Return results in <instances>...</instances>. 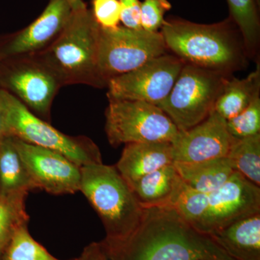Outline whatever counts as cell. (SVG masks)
I'll list each match as a JSON object with an SVG mask.
<instances>
[{"label": "cell", "instance_id": "6da1fadb", "mask_svg": "<svg viewBox=\"0 0 260 260\" xmlns=\"http://www.w3.org/2000/svg\"><path fill=\"white\" fill-rule=\"evenodd\" d=\"M102 242L110 260H235L173 207L143 208L141 221L129 237Z\"/></svg>", "mask_w": 260, "mask_h": 260}, {"label": "cell", "instance_id": "7a4b0ae2", "mask_svg": "<svg viewBox=\"0 0 260 260\" xmlns=\"http://www.w3.org/2000/svg\"><path fill=\"white\" fill-rule=\"evenodd\" d=\"M234 25L231 18L210 25L171 19L164 21L160 34L168 50L184 63L232 75L245 66L247 58Z\"/></svg>", "mask_w": 260, "mask_h": 260}, {"label": "cell", "instance_id": "3957f363", "mask_svg": "<svg viewBox=\"0 0 260 260\" xmlns=\"http://www.w3.org/2000/svg\"><path fill=\"white\" fill-rule=\"evenodd\" d=\"M100 25L87 6L73 10L57 39L39 53L63 85L83 84L105 88L98 68Z\"/></svg>", "mask_w": 260, "mask_h": 260}, {"label": "cell", "instance_id": "277c9868", "mask_svg": "<svg viewBox=\"0 0 260 260\" xmlns=\"http://www.w3.org/2000/svg\"><path fill=\"white\" fill-rule=\"evenodd\" d=\"M80 191L102 220L106 242L129 237L141 221L143 208L131 188L113 166L90 164L80 167Z\"/></svg>", "mask_w": 260, "mask_h": 260}, {"label": "cell", "instance_id": "5b68a950", "mask_svg": "<svg viewBox=\"0 0 260 260\" xmlns=\"http://www.w3.org/2000/svg\"><path fill=\"white\" fill-rule=\"evenodd\" d=\"M0 100L6 136L60 153L80 167L102 164L100 149L90 138L64 134L3 89H0Z\"/></svg>", "mask_w": 260, "mask_h": 260}, {"label": "cell", "instance_id": "8992f818", "mask_svg": "<svg viewBox=\"0 0 260 260\" xmlns=\"http://www.w3.org/2000/svg\"><path fill=\"white\" fill-rule=\"evenodd\" d=\"M230 75L184 64L167 99L158 107L179 131H184L204 121Z\"/></svg>", "mask_w": 260, "mask_h": 260}, {"label": "cell", "instance_id": "52a82bcc", "mask_svg": "<svg viewBox=\"0 0 260 260\" xmlns=\"http://www.w3.org/2000/svg\"><path fill=\"white\" fill-rule=\"evenodd\" d=\"M63 86L39 53L0 60V89L12 94L44 120L50 119L53 101Z\"/></svg>", "mask_w": 260, "mask_h": 260}, {"label": "cell", "instance_id": "ba28073f", "mask_svg": "<svg viewBox=\"0 0 260 260\" xmlns=\"http://www.w3.org/2000/svg\"><path fill=\"white\" fill-rule=\"evenodd\" d=\"M101 27V26H100ZM168 49L160 32H150L125 26L108 29L101 27L98 68L101 78L109 80L136 70L167 54Z\"/></svg>", "mask_w": 260, "mask_h": 260}, {"label": "cell", "instance_id": "9c48e42d", "mask_svg": "<svg viewBox=\"0 0 260 260\" xmlns=\"http://www.w3.org/2000/svg\"><path fill=\"white\" fill-rule=\"evenodd\" d=\"M105 131L113 147L135 143L169 142L179 130L156 105L138 101L109 100Z\"/></svg>", "mask_w": 260, "mask_h": 260}, {"label": "cell", "instance_id": "30bf717a", "mask_svg": "<svg viewBox=\"0 0 260 260\" xmlns=\"http://www.w3.org/2000/svg\"><path fill=\"white\" fill-rule=\"evenodd\" d=\"M184 64L177 56L168 53L154 58L136 70L109 80L108 99L158 106L170 93Z\"/></svg>", "mask_w": 260, "mask_h": 260}, {"label": "cell", "instance_id": "8fae6325", "mask_svg": "<svg viewBox=\"0 0 260 260\" xmlns=\"http://www.w3.org/2000/svg\"><path fill=\"white\" fill-rule=\"evenodd\" d=\"M260 213V188L234 172L225 184L209 194L208 208L194 229L211 235L242 219Z\"/></svg>", "mask_w": 260, "mask_h": 260}, {"label": "cell", "instance_id": "7c38bea8", "mask_svg": "<svg viewBox=\"0 0 260 260\" xmlns=\"http://www.w3.org/2000/svg\"><path fill=\"white\" fill-rule=\"evenodd\" d=\"M30 179L37 189L52 194H73L80 191V167L54 150L29 144L13 137Z\"/></svg>", "mask_w": 260, "mask_h": 260}, {"label": "cell", "instance_id": "4fadbf2b", "mask_svg": "<svg viewBox=\"0 0 260 260\" xmlns=\"http://www.w3.org/2000/svg\"><path fill=\"white\" fill-rule=\"evenodd\" d=\"M72 12L67 0H49L42 14L28 26L0 36V60L45 50L62 31Z\"/></svg>", "mask_w": 260, "mask_h": 260}, {"label": "cell", "instance_id": "5bb4252c", "mask_svg": "<svg viewBox=\"0 0 260 260\" xmlns=\"http://www.w3.org/2000/svg\"><path fill=\"white\" fill-rule=\"evenodd\" d=\"M234 138L226 120L213 111L204 121L179 131L172 143L174 162H194L226 157Z\"/></svg>", "mask_w": 260, "mask_h": 260}, {"label": "cell", "instance_id": "9a60e30c", "mask_svg": "<svg viewBox=\"0 0 260 260\" xmlns=\"http://www.w3.org/2000/svg\"><path fill=\"white\" fill-rule=\"evenodd\" d=\"M174 162L172 143H135L125 145L115 167L130 184Z\"/></svg>", "mask_w": 260, "mask_h": 260}, {"label": "cell", "instance_id": "2e32d148", "mask_svg": "<svg viewBox=\"0 0 260 260\" xmlns=\"http://www.w3.org/2000/svg\"><path fill=\"white\" fill-rule=\"evenodd\" d=\"M174 164L160 168L129 184L143 208L173 207L182 186Z\"/></svg>", "mask_w": 260, "mask_h": 260}, {"label": "cell", "instance_id": "e0dca14e", "mask_svg": "<svg viewBox=\"0 0 260 260\" xmlns=\"http://www.w3.org/2000/svg\"><path fill=\"white\" fill-rule=\"evenodd\" d=\"M235 260H260V213L232 223L210 235Z\"/></svg>", "mask_w": 260, "mask_h": 260}, {"label": "cell", "instance_id": "ac0fdd59", "mask_svg": "<svg viewBox=\"0 0 260 260\" xmlns=\"http://www.w3.org/2000/svg\"><path fill=\"white\" fill-rule=\"evenodd\" d=\"M174 164L185 184L207 194L219 189L234 172L226 157L200 162H174Z\"/></svg>", "mask_w": 260, "mask_h": 260}, {"label": "cell", "instance_id": "d6986e66", "mask_svg": "<svg viewBox=\"0 0 260 260\" xmlns=\"http://www.w3.org/2000/svg\"><path fill=\"white\" fill-rule=\"evenodd\" d=\"M260 66L243 79L229 78L224 85L214 111L225 120L240 114L254 99L259 97Z\"/></svg>", "mask_w": 260, "mask_h": 260}, {"label": "cell", "instance_id": "ffe728a7", "mask_svg": "<svg viewBox=\"0 0 260 260\" xmlns=\"http://www.w3.org/2000/svg\"><path fill=\"white\" fill-rule=\"evenodd\" d=\"M35 189L13 137L5 136L0 141V194L28 193Z\"/></svg>", "mask_w": 260, "mask_h": 260}, {"label": "cell", "instance_id": "44dd1931", "mask_svg": "<svg viewBox=\"0 0 260 260\" xmlns=\"http://www.w3.org/2000/svg\"><path fill=\"white\" fill-rule=\"evenodd\" d=\"M231 19L242 36L246 56L254 58L259 46L260 23L256 0H227Z\"/></svg>", "mask_w": 260, "mask_h": 260}, {"label": "cell", "instance_id": "7402d4cb", "mask_svg": "<svg viewBox=\"0 0 260 260\" xmlns=\"http://www.w3.org/2000/svg\"><path fill=\"white\" fill-rule=\"evenodd\" d=\"M226 158L234 172L260 186V134L234 138Z\"/></svg>", "mask_w": 260, "mask_h": 260}, {"label": "cell", "instance_id": "603a6c76", "mask_svg": "<svg viewBox=\"0 0 260 260\" xmlns=\"http://www.w3.org/2000/svg\"><path fill=\"white\" fill-rule=\"evenodd\" d=\"M28 193L0 194V255L18 229L28 225L29 217L25 210Z\"/></svg>", "mask_w": 260, "mask_h": 260}, {"label": "cell", "instance_id": "cb8c5ba5", "mask_svg": "<svg viewBox=\"0 0 260 260\" xmlns=\"http://www.w3.org/2000/svg\"><path fill=\"white\" fill-rule=\"evenodd\" d=\"M0 260H60L51 254L29 234L28 225L17 230L5 250ZM76 260V259H73Z\"/></svg>", "mask_w": 260, "mask_h": 260}, {"label": "cell", "instance_id": "d4e9b609", "mask_svg": "<svg viewBox=\"0 0 260 260\" xmlns=\"http://www.w3.org/2000/svg\"><path fill=\"white\" fill-rule=\"evenodd\" d=\"M208 203L209 194L196 190L184 182L173 208L194 228L206 212Z\"/></svg>", "mask_w": 260, "mask_h": 260}, {"label": "cell", "instance_id": "484cf974", "mask_svg": "<svg viewBox=\"0 0 260 260\" xmlns=\"http://www.w3.org/2000/svg\"><path fill=\"white\" fill-rule=\"evenodd\" d=\"M226 126L235 139L260 134V98L254 99L240 114L228 119Z\"/></svg>", "mask_w": 260, "mask_h": 260}, {"label": "cell", "instance_id": "4316f807", "mask_svg": "<svg viewBox=\"0 0 260 260\" xmlns=\"http://www.w3.org/2000/svg\"><path fill=\"white\" fill-rule=\"evenodd\" d=\"M171 9L172 4L167 0H144L140 7L142 28L147 31H158L165 21V13Z\"/></svg>", "mask_w": 260, "mask_h": 260}, {"label": "cell", "instance_id": "83f0119b", "mask_svg": "<svg viewBox=\"0 0 260 260\" xmlns=\"http://www.w3.org/2000/svg\"><path fill=\"white\" fill-rule=\"evenodd\" d=\"M91 11L94 18L102 28L112 29L121 22L119 0H93Z\"/></svg>", "mask_w": 260, "mask_h": 260}, {"label": "cell", "instance_id": "f1b7e54d", "mask_svg": "<svg viewBox=\"0 0 260 260\" xmlns=\"http://www.w3.org/2000/svg\"><path fill=\"white\" fill-rule=\"evenodd\" d=\"M121 8V22L126 28L141 29L139 0H119Z\"/></svg>", "mask_w": 260, "mask_h": 260}, {"label": "cell", "instance_id": "f546056e", "mask_svg": "<svg viewBox=\"0 0 260 260\" xmlns=\"http://www.w3.org/2000/svg\"><path fill=\"white\" fill-rule=\"evenodd\" d=\"M76 260H110L103 242H93L84 248L83 252Z\"/></svg>", "mask_w": 260, "mask_h": 260}, {"label": "cell", "instance_id": "4dcf8cb0", "mask_svg": "<svg viewBox=\"0 0 260 260\" xmlns=\"http://www.w3.org/2000/svg\"><path fill=\"white\" fill-rule=\"evenodd\" d=\"M6 136V130H5V116L2 107L1 100H0V141Z\"/></svg>", "mask_w": 260, "mask_h": 260}, {"label": "cell", "instance_id": "1f68e13d", "mask_svg": "<svg viewBox=\"0 0 260 260\" xmlns=\"http://www.w3.org/2000/svg\"><path fill=\"white\" fill-rule=\"evenodd\" d=\"M71 6L72 9L77 10L86 6L83 0H67Z\"/></svg>", "mask_w": 260, "mask_h": 260}]
</instances>
